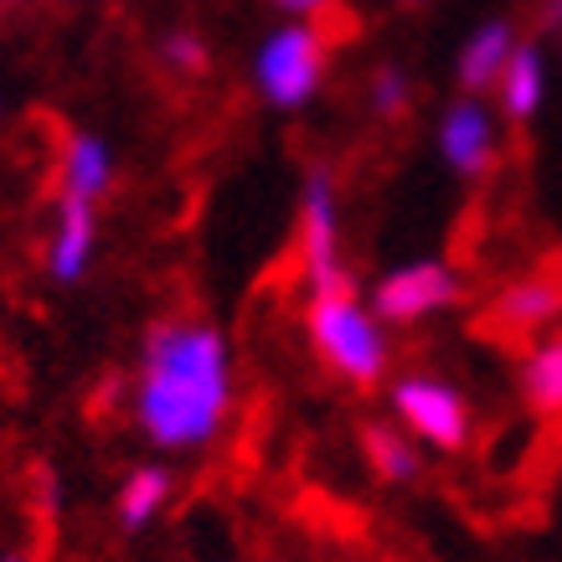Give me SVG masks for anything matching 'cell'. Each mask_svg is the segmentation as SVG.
<instances>
[{
	"instance_id": "1",
	"label": "cell",
	"mask_w": 562,
	"mask_h": 562,
	"mask_svg": "<svg viewBox=\"0 0 562 562\" xmlns=\"http://www.w3.org/2000/svg\"><path fill=\"white\" fill-rule=\"evenodd\" d=\"M233 397H238L233 351L217 325L171 315L145 330L130 387V413L145 443L166 454L206 449L233 418Z\"/></svg>"
},
{
	"instance_id": "7",
	"label": "cell",
	"mask_w": 562,
	"mask_h": 562,
	"mask_svg": "<svg viewBox=\"0 0 562 562\" xmlns=\"http://www.w3.org/2000/svg\"><path fill=\"white\" fill-rule=\"evenodd\" d=\"M439 155L443 166L464 181L495 171V155H501V130H495V109L480 93H460L439 114Z\"/></svg>"
},
{
	"instance_id": "10",
	"label": "cell",
	"mask_w": 562,
	"mask_h": 562,
	"mask_svg": "<svg viewBox=\"0 0 562 562\" xmlns=\"http://www.w3.org/2000/svg\"><path fill=\"white\" fill-rule=\"evenodd\" d=\"M547 99V57L537 42H516L506 72L495 78V103H501V120L512 124H531L542 114Z\"/></svg>"
},
{
	"instance_id": "17",
	"label": "cell",
	"mask_w": 562,
	"mask_h": 562,
	"mask_svg": "<svg viewBox=\"0 0 562 562\" xmlns=\"http://www.w3.org/2000/svg\"><path fill=\"white\" fill-rule=\"evenodd\" d=\"M160 57H166L176 72H202L206 68V42L196 32H171L160 42Z\"/></svg>"
},
{
	"instance_id": "3",
	"label": "cell",
	"mask_w": 562,
	"mask_h": 562,
	"mask_svg": "<svg viewBox=\"0 0 562 562\" xmlns=\"http://www.w3.org/2000/svg\"><path fill=\"white\" fill-rule=\"evenodd\" d=\"M325 63H330L325 36L310 21H284L258 47L254 83L263 93V103H273V109H305L325 83Z\"/></svg>"
},
{
	"instance_id": "18",
	"label": "cell",
	"mask_w": 562,
	"mask_h": 562,
	"mask_svg": "<svg viewBox=\"0 0 562 562\" xmlns=\"http://www.w3.org/2000/svg\"><path fill=\"white\" fill-rule=\"evenodd\" d=\"M273 5H284V11H294V16H310V11H330L336 0H273Z\"/></svg>"
},
{
	"instance_id": "2",
	"label": "cell",
	"mask_w": 562,
	"mask_h": 562,
	"mask_svg": "<svg viewBox=\"0 0 562 562\" xmlns=\"http://www.w3.org/2000/svg\"><path fill=\"white\" fill-rule=\"evenodd\" d=\"M305 330L315 357L325 361V372H336L351 387H376L387 376L392 346H387V325L372 310V300H361L357 284L341 279L330 290H310L305 305Z\"/></svg>"
},
{
	"instance_id": "8",
	"label": "cell",
	"mask_w": 562,
	"mask_h": 562,
	"mask_svg": "<svg viewBox=\"0 0 562 562\" xmlns=\"http://www.w3.org/2000/svg\"><path fill=\"white\" fill-rule=\"evenodd\" d=\"M93 248H99V212H93V202L63 196L47 238V273L57 284H78L88 263H93Z\"/></svg>"
},
{
	"instance_id": "11",
	"label": "cell",
	"mask_w": 562,
	"mask_h": 562,
	"mask_svg": "<svg viewBox=\"0 0 562 562\" xmlns=\"http://www.w3.org/2000/svg\"><path fill=\"white\" fill-rule=\"evenodd\" d=\"M516 52V32L512 21H480L475 32L464 36L460 57H454V78H460L464 93H485V88H495V78L506 72V63H512Z\"/></svg>"
},
{
	"instance_id": "15",
	"label": "cell",
	"mask_w": 562,
	"mask_h": 562,
	"mask_svg": "<svg viewBox=\"0 0 562 562\" xmlns=\"http://www.w3.org/2000/svg\"><path fill=\"white\" fill-rule=\"evenodd\" d=\"M521 392H527L531 408L547 413V418L562 413V330L527 351V361H521Z\"/></svg>"
},
{
	"instance_id": "14",
	"label": "cell",
	"mask_w": 562,
	"mask_h": 562,
	"mask_svg": "<svg viewBox=\"0 0 562 562\" xmlns=\"http://www.w3.org/2000/svg\"><path fill=\"white\" fill-rule=\"evenodd\" d=\"M361 454L376 470L382 485H413L424 475V460H418V443L408 434H397L392 424H367L361 428Z\"/></svg>"
},
{
	"instance_id": "4",
	"label": "cell",
	"mask_w": 562,
	"mask_h": 562,
	"mask_svg": "<svg viewBox=\"0 0 562 562\" xmlns=\"http://www.w3.org/2000/svg\"><path fill=\"white\" fill-rule=\"evenodd\" d=\"M392 413L403 418L413 439L434 443L439 454H460L475 434V413L464 403V392L443 376H397L392 382Z\"/></svg>"
},
{
	"instance_id": "9",
	"label": "cell",
	"mask_w": 562,
	"mask_h": 562,
	"mask_svg": "<svg viewBox=\"0 0 562 562\" xmlns=\"http://www.w3.org/2000/svg\"><path fill=\"white\" fill-rule=\"evenodd\" d=\"M562 315V273L547 269V273H527V279H516L506 290L495 294L491 305V321L506 330V336H531V330H542Z\"/></svg>"
},
{
	"instance_id": "5",
	"label": "cell",
	"mask_w": 562,
	"mask_h": 562,
	"mask_svg": "<svg viewBox=\"0 0 562 562\" xmlns=\"http://www.w3.org/2000/svg\"><path fill=\"white\" fill-rule=\"evenodd\" d=\"M449 305H460V273L443 258H413L372 284V310L382 315V325H418Z\"/></svg>"
},
{
	"instance_id": "19",
	"label": "cell",
	"mask_w": 562,
	"mask_h": 562,
	"mask_svg": "<svg viewBox=\"0 0 562 562\" xmlns=\"http://www.w3.org/2000/svg\"><path fill=\"white\" fill-rule=\"evenodd\" d=\"M0 562H32V558H26V552H5V558H0Z\"/></svg>"
},
{
	"instance_id": "16",
	"label": "cell",
	"mask_w": 562,
	"mask_h": 562,
	"mask_svg": "<svg viewBox=\"0 0 562 562\" xmlns=\"http://www.w3.org/2000/svg\"><path fill=\"white\" fill-rule=\"evenodd\" d=\"M408 72L397 68V63H387V68H376L372 72V83H367V103H372V114L376 120H397L403 109H408Z\"/></svg>"
},
{
	"instance_id": "13",
	"label": "cell",
	"mask_w": 562,
	"mask_h": 562,
	"mask_svg": "<svg viewBox=\"0 0 562 562\" xmlns=\"http://www.w3.org/2000/svg\"><path fill=\"white\" fill-rule=\"evenodd\" d=\"M171 470L166 464H139V470H130L120 485V495H114V516H120L124 531H145L155 521V516L166 512V501H171Z\"/></svg>"
},
{
	"instance_id": "6",
	"label": "cell",
	"mask_w": 562,
	"mask_h": 562,
	"mask_svg": "<svg viewBox=\"0 0 562 562\" xmlns=\"http://www.w3.org/2000/svg\"><path fill=\"white\" fill-rule=\"evenodd\" d=\"M300 258H305L310 290H330L351 279L341 258V196H336L330 171L321 166L305 176V191H300Z\"/></svg>"
},
{
	"instance_id": "12",
	"label": "cell",
	"mask_w": 562,
	"mask_h": 562,
	"mask_svg": "<svg viewBox=\"0 0 562 562\" xmlns=\"http://www.w3.org/2000/svg\"><path fill=\"white\" fill-rule=\"evenodd\" d=\"M114 187V150H109V139L99 135H72L63 145V196H78V202H93L109 196Z\"/></svg>"
}]
</instances>
